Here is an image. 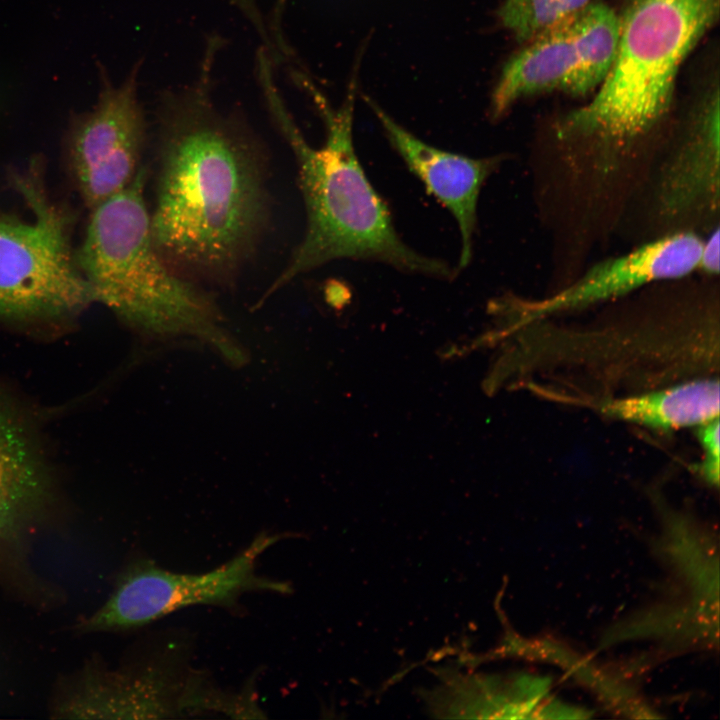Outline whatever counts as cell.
Instances as JSON below:
<instances>
[{
  "mask_svg": "<svg viewBox=\"0 0 720 720\" xmlns=\"http://www.w3.org/2000/svg\"><path fill=\"white\" fill-rule=\"evenodd\" d=\"M218 41L189 87L167 92L158 117L153 243L180 275L229 283L254 253L268 221L263 150L247 126L212 98Z\"/></svg>",
  "mask_w": 720,
  "mask_h": 720,
  "instance_id": "1",
  "label": "cell"
},
{
  "mask_svg": "<svg viewBox=\"0 0 720 720\" xmlns=\"http://www.w3.org/2000/svg\"><path fill=\"white\" fill-rule=\"evenodd\" d=\"M719 13L720 0H625L604 81L552 126L545 155L559 179L600 200L639 185L663 141L679 70Z\"/></svg>",
  "mask_w": 720,
  "mask_h": 720,
  "instance_id": "2",
  "label": "cell"
},
{
  "mask_svg": "<svg viewBox=\"0 0 720 720\" xmlns=\"http://www.w3.org/2000/svg\"><path fill=\"white\" fill-rule=\"evenodd\" d=\"M259 79L269 111L295 156L307 216L301 242L266 296L301 274L342 258L373 260L405 272L452 278L455 271L447 262L418 253L400 238L389 208L357 158L352 134L354 81L337 111L315 94L326 138L320 147H314L288 113L272 70H261Z\"/></svg>",
  "mask_w": 720,
  "mask_h": 720,
  "instance_id": "3",
  "label": "cell"
},
{
  "mask_svg": "<svg viewBox=\"0 0 720 720\" xmlns=\"http://www.w3.org/2000/svg\"><path fill=\"white\" fill-rule=\"evenodd\" d=\"M148 168L123 190L91 209L77 265L101 302L127 321L154 330H206L214 321L210 297L177 273L156 249L145 200Z\"/></svg>",
  "mask_w": 720,
  "mask_h": 720,
  "instance_id": "4",
  "label": "cell"
},
{
  "mask_svg": "<svg viewBox=\"0 0 720 720\" xmlns=\"http://www.w3.org/2000/svg\"><path fill=\"white\" fill-rule=\"evenodd\" d=\"M10 178L34 216L27 221L0 211V319L66 323L95 302L72 245L75 216L50 197L38 161Z\"/></svg>",
  "mask_w": 720,
  "mask_h": 720,
  "instance_id": "5",
  "label": "cell"
},
{
  "mask_svg": "<svg viewBox=\"0 0 720 720\" xmlns=\"http://www.w3.org/2000/svg\"><path fill=\"white\" fill-rule=\"evenodd\" d=\"M679 128L661 142L634 197L645 198L646 240L675 233L706 236L719 227L718 80L699 96Z\"/></svg>",
  "mask_w": 720,
  "mask_h": 720,
  "instance_id": "6",
  "label": "cell"
},
{
  "mask_svg": "<svg viewBox=\"0 0 720 720\" xmlns=\"http://www.w3.org/2000/svg\"><path fill=\"white\" fill-rule=\"evenodd\" d=\"M619 15L602 2L582 10L524 43L502 68L491 98L494 119L517 101L546 93H594L613 63Z\"/></svg>",
  "mask_w": 720,
  "mask_h": 720,
  "instance_id": "7",
  "label": "cell"
},
{
  "mask_svg": "<svg viewBox=\"0 0 720 720\" xmlns=\"http://www.w3.org/2000/svg\"><path fill=\"white\" fill-rule=\"evenodd\" d=\"M279 539L260 535L230 561L201 574L174 573L152 561H137L83 628L89 632L131 629L191 605H232L251 591L287 592L286 584L256 574L258 557Z\"/></svg>",
  "mask_w": 720,
  "mask_h": 720,
  "instance_id": "8",
  "label": "cell"
},
{
  "mask_svg": "<svg viewBox=\"0 0 720 720\" xmlns=\"http://www.w3.org/2000/svg\"><path fill=\"white\" fill-rule=\"evenodd\" d=\"M140 63L114 84L99 65L100 90L92 109L71 115L65 136L67 171L90 210L123 190L142 166L147 138L138 95Z\"/></svg>",
  "mask_w": 720,
  "mask_h": 720,
  "instance_id": "9",
  "label": "cell"
},
{
  "mask_svg": "<svg viewBox=\"0 0 720 720\" xmlns=\"http://www.w3.org/2000/svg\"><path fill=\"white\" fill-rule=\"evenodd\" d=\"M704 236L675 233L643 241L621 255L603 259L551 295L525 299L504 297L495 303L508 328L624 299L658 282L698 272Z\"/></svg>",
  "mask_w": 720,
  "mask_h": 720,
  "instance_id": "10",
  "label": "cell"
},
{
  "mask_svg": "<svg viewBox=\"0 0 720 720\" xmlns=\"http://www.w3.org/2000/svg\"><path fill=\"white\" fill-rule=\"evenodd\" d=\"M232 701L207 689L200 678L152 668L137 675L111 674L87 681L61 713L82 718L163 717L184 712H230Z\"/></svg>",
  "mask_w": 720,
  "mask_h": 720,
  "instance_id": "11",
  "label": "cell"
},
{
  "mask_svg": "<svg viewBox=\"0 0 720 720\" xmlns=\"http://www.w3.org/2000/svg\"><path fill=\"white\" fill-rule=\"evenodd\" d=\"M366 102L408 168L455 218L461 237L458 266L466 268L473 253L480 191L499 167L502 157L470 158L428 145L396 123L373 101L366 98Z\"/></svg>",
  "mask_w": 720,
  "mask_h": 720,
  "instance_id": "12",
  "label": "cell"
},
{
  "mask_svg": "<svg viewBox=\"0 0 720 720\" xmlns=\"http://www.w3.org/2000/svg\"><path fill=\"white\" fill-rule=\"evenodd\" d=\"M51 478L32 430L0 393V561L48 504Z\"/></svg>",
  "mask_w": 720,
  "mask_h": 720,
  "instance_id": "13",
  "label": "cell"
},
{
  "mask_svg": "<svg viewBox=\"0 0 720 720\" xmlns=\"http://www.w3.org/2000/svg\"><path fill=\"white\" fill-rule=\"evenodd\" d=\"M602 415L658 431L698 426L719 417V380L695 378L631 395L600 400Z\"/></svg>",
  "mask_w": 720,
  "mask_h": 720,
  "instance_id": "14",
  "label": "cell"
},
{
  "mask_svg": "<svg viewBox=\"0 0 720 720\" xmlns=\"http://www.w3.org/2000/svg\"><path fill=\"white\" fill-rule=\"evenodd\" d=\"M593 0H504L501 24L524 44L539 33L582 10Z\"/></svg>",
  "mask_w": 720,
  "mask_h": 720,
  "instance_id": "15",
  "label": "cell"
},
{
  "mask_svg": "<svg viewBox=\"0 0 720 720\" xmlns=\"http://www.w3.org/2000/svg\"><path fill=\"white\" fill-rule=\"evenodd\" d=\"M696 427V437L702 449V458L696 465V472L707 484L718 487L720 478L719 417Z\"/></svg>",
  "mask_w": 720,
  "mask_h": 720,
  "instance_id": "16",
  "label": "cell"
},
{
  "mask_svg": "<svg viewBox=\"0 0 720 720\" xmlns=\"http://www.w3.org/2000/svg\"><path fill=\"white\" fill-rule=\"evenodd\" d=\"M719 235L720 227H717L703 238L697 272L701 273L702 276L710 278H718L719 276Z\"/></svg>",
  "mask_w": 720,
  "mask_h": 720,
  "instance_id": "17",
  "label": "cell"
},
{
  "mask_svg": "<svg viewBox=\"0 0 720 720\" xmlns=\"http://www.w3.org/2000/svg\"><path fill=\"white\" fill-rule=\"evenodd\" d=\"M241 12L250 20L258 33L263 37L268 49H273L274 45L269 37V32L263 22L257 0H230Z\"/></svg>",
  "mask_w": 720,
  "mask_h": 720,
  "instance_id": "18",
  "label": "cell"
},
{
  "mask_svg": "<svg viewBox=\"0 0 720 720\" xmlns=\"http://www.w3.org/2000/svg\"><path fill=\"white\" fill-rule=\"evenodd\" d=\"M286 0H277L276 6H275V14H274V23H273V39L278 44H283L284 39L282 37V31H281V18H282V11L284 9Z\"/></svg>",
  "mask_w": 720,
  "mask_h": 720,
  "instance_id": "19",
  "label": "cell"
}]
</instances>
